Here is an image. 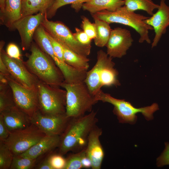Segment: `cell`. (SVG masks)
I'll list each match as a JSON object with an SVG mask.
<instances>
[{
  "mask_svg": "<svg viewBox=\"0 0 169 169\" xmlns=\"http://www.w3.org/2000/svg\"><path fill=\"white\" fill-rule=\"evenodd\" d=\"M96 114V112L92 110L88 114L70 118L60 136L59 154L63 155L86 147L89 135L98 121Z\"/></svg>",
  "mask_w": 169,
  "mask_h": 169,
  "instance_id": "obj_1",
  "label": "cell"
},
{
  "mask_svg": "<svg viewBox=\"0 0 169 169\" xmlns=\"http://www.w3.org/2000/svg\"><path fill=\"white\" fill-rule=\"evenodd\" d=\"M30 53L23 61L29 71L39 80L50 85L60 87L64 81L63 74L52 59L35 42L32 43Z\"/></svg>",
  "mask_w": 169,
  "mask_h": 169,
  "instance_id": "obj_2",
  "label": "cell"
},
{
  "mask_svg": "<svg viewBox=\"0 0 169 169\" xmlns=\"http://www.w3.org/2000/svg\"><path fill=\"white\" fill-rule=\"evenodd\" d=\"M112 57L102 50L97 52V61L93 67L87 71L84 81L91 93L94 96L103 86L120 85L118 79V73L114 67Z\"/></svg>",
  "mask_w": 169,
  "mask_h": 169,
  "instance_id": "obj_3",
  "label": "cell"
},
{
  "mask_svg": "<svg viewBox=\"0 0 169 169\" xmlns=\"http://www.w3.org/2000/svg\"><path fill=\"white\" fill-rule=\"evenodd\" d=\"M61 87L66 92L65 114L69 118L80 117L86 112H90L98 101L84 82L70 83L64 81Z\"/></svg>",
  "mask_w": 169,
  "mask_h": 169,
  "instance_id": "obj_4",
  "label": "cell"
},
{
  "mask_svg": "<svg viewBox=\"0 0 169 169\" xmlns=\"http://www.w3.org/2000/svg\"><path fill=\"white\" fill-rule=\"evenodd\" d=\"M93 14L110 24L116 23L131 27L139 34V43L146 42L149 44L151 43L149 31L153 28L144 22L149 17L130 11L125 6L114 11L103 10Z\"/></svg>",
  "mask_w": 169,
  "mask_h": 169,
  "instance_id": "obj_5",
  "label": "cell"
},
{
  "mask_svg": "<svg viewBox=\"0 0 169 169\" xmlns=\"http://www.w3.org/2000/svg\"><path fill=\"white\" fill-rule=\"evenodd\" d=\"M96 100L103 102H107L114 106L113 112L116 115L120 123L134 124L137 119L136 114L141 113L148 120L153 119V114L159 110L157 104L156 103L144 107L136 108L130 103L124 100L114 98L101 90L95 95Z\"/></svg>",
  "mask_w": 169,
  "mask_h": 169,
  "instance_id": "obj_6",
  "label": "cell"
},
{
  "mask_svg": "<svg viewBox=\"0 0 169 169\" xmlns=\"http://www.w3.org/2000/svg\"><path fill=\"white\" fill-rule=\"evenodd\" d=\"M39 110L46 115L65 113L66 92L39 80L37 85Z\"/></svg>",
  "mask_w": 169,
  "mask_h": 169,
  "instance_id": "obj_7",
  "label": "cell"
},
{
  "mask_svg": "<svg viewBox=\"0 0 169 169\" xmlns=\"http://www.w3.org/2000/svg\"><path fill=\"white\" fill-rule=\"evenodd\" d=\"M41 25L46 32L62 46L84 56L87 57L90 54L91 44L84 45L79 42L73 33L62 22L49 20L46 13Z\"/></svg>",
  "mask_w": 169,
  "mask_h": 169,
  "instance_id": "obj_8",
  "label": "cell"
},
{
  "mask_svg": "<svg viewBox=\"0 0 169 169\" xmlns=\"http://www.w3.org/2000/svg\"><path fill=\"white\" fill-rule=\"evenodd\" d=\"M46 135L32 124L24 129L10 132L3 142L14 155L25 152L35 145Z\"/></svg>",
  "mask_w": 169,
  "mask_h": 169,
  "instance_id": "obj_9",
  "label": "cell"
},
{
  "mask_svg": "<svg viewBox=\"0 0 169 169\" xmlns=\"http://www.w3.org/2000/svg\"><path fill=\"white\" fill-rule=\"evenodd\" d=\"M5 76L11 89L15 105L31 116L38 110L37 86L28 88L18 83L10 75Z\"/></svg>",
  "mask_w": 169,
  "mask_h": 169,
  "instance_id": "obj_10",
  "label": "cell"
},
{
  "mask_svg": "<svg viewBox=\"0 0 169 169\" xmlns=\"http://www.w3.org/2000/svg\"><path fill=\"white\" fill-rule=\"evenodd\" d=\"M70 118L65 113L46 115L42 113L39 110L30 117L31 124L48 135L60 136L66 129Z\"/></svg>",
  "mask_w": 169,
  "mask_h": 169,
  "instance_id": "obj_11",
  "label": "cell"
},
{
  "mask_svg": "<svg viewBox=\"0 0 169 169\" xmlns=\"http://www.w3.org/2000/svg\"><path fill=\"white\" fill-rule=\"evenodd\" d=\"M0 58L16 82L28 88L36 87L39 80L29 71L22 59L11 58L3 49L0 50Z\"/></svg>",
  "mask_w": 169,
  "mask_h": 169,
  "instance_id": "obj_12",
  "label": "cell"
},
{
  "mask_svg": "<svg viewBox=\"0 0 169 169\" xmlns=\"http://www.w3.org/2000/svg\"><path fill=\"white\" fill-rule=\"evenodd\" d=\"M45 13L40 12L21 17L13 23L11 31L17 30L18 31L23 50L30 49L34 33L41 24Z\"/></svg>",
  "mask_w": 169,
  "mask_h": 169,
  "instance_id": "obj_13",
  "label": "cell"
},
{
  "mask_svg": "<svg viewBox=\"0 0 169 169\" xmlns=\"http://www.w3.org/2000/svg\"><path fill=\"white\" fill-rule=\"evenodd\" d=\"M133 41L130 31L125 28L112 29L105 46L106 53L112 58H121L125 55Z\"/></svg>",
  "mask_w": 169,
  "mask_h": 169,
  "instance_id": "obj_14",
  "label": "cell"
},
{
  "mask_svg": "<svg viewBox=\"0 0 169 169\" xmlns=\"http://www.w3.org/2000/svg\"><path fill=\"white\" fill-rule=\"evenodd\" d=\"M159 5L157 11L144 21L146 24L152 27L154 30L155 35L151 44L152 48L157 45L169 26V6L166 3L165 0H161Z\"/></svg>",
  "mask_w": 169,
  "mask_h": 169,
  "instance_id": "obj_15",
  "label": "cell"
},
{
  "mask_svg": "<svg viewBox=\"0 0 169 169\" xmlns=\"http://www.w3.org/2000/svg\"><path fill=\"white\" fill-rule=\"evenodd\" d=\"M102 130L95 125L90 132L85 147L87 156L92 162V169L101 168L104 156V152L100 140Z\"/></svg>",
  "mask_w": 169,
  "mask_h": 169,
  "instance_id": "obj_16",
  "label": "cell"
},
{
  "mask_svg": "<svg viewBox=\"0 0 169 169\" xmlns=\"http://www.w3.org/2000/svg\"><path fill=\"white\" fill-rule=\"evenodd\" d=\"M10 132L25 129L32 124L30 116L16 106L0 112Z\"/></svg>",
  "mask_w": 169,
  "mask_h": 169,
  "instance_id": "obj_17",
  "label": "cell"
},
{
  "mask_svg": "<svg viewBox=\"0 0 169 169\" xmlns=\"http://www.w3.org/2000/svg\"><path fill=\"white\" fill-rule=\"evenodd\" d=\"M60 139L59 135H45L28 150L18 155L23 157L36 159L41 155L59 147Z\"/></svg>",
  "mask_w": 169,
  "mask_h": 169,
  "instance_id": "obj_18",
  "label": "cell"
},
{
  "mask_svg": "<svg viewBox=\"0 0 169 169\" xmlns=\"http://www.w3.org/2000/svg\"><path fill=\"white\" fill-rule=\"evenodd\" d=\"M23 0H6L4 10L0 14V24L11 30L14 22L21 18Z\"/></svg>",
  "mask_w": 169,
  "mask_h": 169,
  "instance_id": "obj_19",
  "label": "cell"
},
{
  "mask_svg": "<svg viewBox=\"0 0 169 169\" xmlns=\"http://www.w3.org/2000/svg\"><path fill=\"white\" fill-rule=\"evenodd\" d=\"M124 5V0H90L84 3L82 8L91 14L103 10L114 11Z\"/></svg>",
  "mask_w": 169,
  "mask_h": 169,
  "instance_id": "obj_20",
  "label": "cell"
},
{
  "mask_svg": "<svg viewBox=\"0 0 169 169\" xmlns=\"http://www.w3.org/2000/svg\"><path fill=\"white\" fill-rule=\"evenodd\" d=\"M56 0H23L21 18L38 13H47Z\"/></svg>",
  "mask_w": 169,
  "mask_h": 169,
  "instance_id": "obj_21",
  "label": "cell"
},
{
  "mask_svg": "<svg viewBox=\"0 0 169 169\" xmlns=\"http://www.w3.org/2000/svg\"><path fill=\"white\" fill-rule=\"evenodd\" d=\"M95 21L96 37L94 39L95 45L99 47L105 46L110 35L111 30L110 23L91 14Z\"/></svg>",
  "mask_w": 169,
  "mask_h": 169,
  "instance_id": "obj_22",
  "label": "cell"
},
{
  "mask_svg": "<svg viewBox=\"0 0 169 169\" xmlns=\"http://www.w3.org/2000/svg\"><path fill=\"white\" fill-rule=\"evenodd\" d=\"M62 46L64 61L66 64L78 70L87 71L89 66L90 59L87 57L79 55Z\"/></svg>",
  "mask_w": 169,
  "mask_h": 169,
  "instance_id": "obj_23",
  "label": "cell"
},
{
  "mask_svg": "<svg viewBox=\"0 0 169 169\" xmlns=\"http://www.w3.org/2000/svg\"><path fill=\"white\" fill-rule=\"evenodd\" d=\"M125 5L129 11L135 12L142 10L152 16L155 9H158L159 5L156 4L152 0H124Z\"/></svg>",
  "mask_w": 169,
  "mask_h": 169,
  "instance_id": "obj_24",
  "label": "cell"
},
{
  "mask_svg": "<svg viewBox=\"0 0 169 169\" xmlns=\"http://www.w3.org/2000/svg\"><path fill=\"white\" fill-rule=\"evenodd\" d=\"M90 0H56L52 6L48 10L46 17L49 19L54 17L59 8L66 5L71 4L72 8L76 12H79L82 8L83 4Z\"/></svg>",
  "mask_w": 169,
  "mask_h": 169,
  "instance_id": "obj_25",
  "label": "cell"
},
{
  "mask_svg": "<svg viewBox=\"0 0 169 169\" xmlns=\"http://www.w3.org/2000/svg\"><path fill=\"white\" fill-rule=\"evenodd\" d=\"M15 106L12 91L8 83L0 84V112Z\"/></svg>",
  "mask_w": 169,
  "mask_h": 169,
  "instance_id": "obj_26",
  "label": "cell"
},
{
  "mask_svg": "<svg viewBox=\"0 0 169 169\" xmlns=\"http://www.w3.org/2000/svg\"><path fill=\"white\" fill-rule=\"evenodd\" d=\"M14 154L4 142L0 143V169H10Z\"/></svg>",
  "mask_w": 169,
  "mask_h": 169,
  "instance_id": "obj_27",
  "label": "cell"
},
{
  "mask_svg": "<svg viewBox=\"0 0 169 169\" xmlns=\"http://www.w3.org/2000/svg\"><path fill=\"white\" fill-rule=\"evenodd\" d=\"M36 159L14 155L10 167L11 169H30L34 166Z\"/></svg>",
  "mask_w": 169,
  "mask_h": 169,
  "instance_id": "obj_28",
  "label": "cell"
},
{
  "mask_svg": "<svg viewBox=\"0 0 169 169\" xmlns=\"http://www.w3.org/2000/svg\"><path fill=\"white\" fill-rule=\"evenodd\" d=\"M85 152V147L79 152L70 155L66 159L64 169H80L82 168L81 160Z\"/></svg>",
  "mask_w": 169,
  "mask_h": 169,
  "instance_id": "obj_29",
  "label": "cell"
},
{
  "mask_svg": "<svg viewBox=\"0 0 169 169\" xmlns=\"http://www.w3.org/2000/svg\"><path fill=\"white\" fill-rule=\"evenodd\" d=\"M82 20L81 27L91 39H94L96 37V28L95 23H91L85 16L81 17Z\"/></svg>",
  "mask_w": 169,
  "mask_h": 169,
  "instance_id": "obj_30",
  "label": "cell"
},
{
  "mask_svg": "<svg viewBox=\"0 0 169 169\" xmlns=\"http://www.w3.org/2000/svg\"><path fill=\"white\" fill-rule=\"evenodd\" d=\"M49 162L54 169H64L66 159L62 155L59 154L51 155L49 157Z\"/></svg>",
  "mask_w": 169,
  "mask_h": 169,
  "instance_id": "obj_31",
  "label": "cell"
},
{
  "mask_svg": "<svg viewBox=\"0 0 169 169\" xmlns=\"http://www.w3.org/2000/svg\"><path fill=\"white\" fill-rule=\"evenodd\" d=\"M47 34L55 54L60 61L65 62L63 48L61 45L47 33Z\"/></svg>",
  "mask_w": 169,
  "mask_h": 169,
  "instance_id": "obj_32",
  "label": "cell"
},
{
  "mask_svg": "<svg viewBox=\"0 0 169 169\" xmlns=\"http://www.w3.org/2000/svg\"><path fill=\"white\" fill-rule=\"evenodd\" d=\"M165 144L164 150L157 159V165L158 167L169 165V143L166 142Z\"/></svg>",
  "mask_w": 169,
  "mask_h": 169,
  "instance_id": "obj_33",
  "label": "cell"
},
{
  "mask_svg": "<svg viewBox=\"0 0 169 169\" xmlns=\"http://www.w3.org/2000/svg\"><path fill=\"white\" fill-rule=\"evenodd\" d=\"M73 35L76 39L80 43L84 45L91 44V40L82 29L75 28V32L73 33Z\"/></svg>",
  "mask_w": 169,
  "mask_h": 169,
  "instance_id": "obj_34",
  "label": "cell"
},
{
  "mask_svg": "<svg viewBox=\"0 0 169 169\" xmlns=\"http://www.w3.org/2000/svg\"><path fill=\"white\" fill-rule=\"evenodd\" d=\"M6 52L7 55L11 58L17 59H22L20 49L17 45L14 43H11L8 45Z\"/></svg>",
  "mask_w": 169,
  "mask_h": 169,
  "instance_id": "obj_35",
  "label": "cell"
},
{
  "mask_svg": "<svg viewBox=\"0 0 169 169\" xmlns=\"http://www.w3.org/2000/svg\"><path fill=\"white\" fill-rule=\"evenodd\" d=\"M10 132L6 127L2 115H0V140L3 142L8 137Z\"/></svg>",
  "mask_w": 169,
  "mask_h": 169,
  "instance_id": "obj_36",
  "label": "cell"
},
{
  "mask_svg": "<svg viewBox=\"0 0 169 169\" xmlns=\"http://www.w3.org/2000/svg\"><path fill=\"white\" fill-rule=\"evenodd\" d=\"M82 168H89L92 167V162L90 159L86 154V152L84 154L81 160Z\"/></svg>",
  "mask_w": 169,
  "mask_h": 169,
  "instance_id": "obj_37",
  "label": "cell"
},
{
  "mask_svg": "<svg viewBox=\"0 0 169 169\" xmlns=\"http://www.w3.org/2000/svg\"><path fill=\"white\" fill-rule=\"evenodd\" d=\"M37 168L39 169H54L49 162L48 157L40 163Z\"/></svg>",
  "mask_w": 169,
  "mask_h": 169,
  "instance_id": "obj_38",
  "label": "cell"
},
{
  "mask_svg": "<svg viewBox=\"0 0 169 169\" xmlns=\"http://www.w3.org/2000/svg\"><path fill=\"white\" fill-rule=\"evenodd\" d=\"M0 74L4 76L10 75L7 68L0 58Z\"/></svg>",
  "mask_w": 169,
  "mask_h": 169,
  "instance_id": "obj_39",
  "label": "cell"
},
{
  "mask_svg": "<svg viewBox=\"0 0 169 169\" xmlns=\"http://www.w3.org/2000/svg\"><path fill=\"white\" fill-rule=\"evenodd\" d=\"M6 0H0V13H3L5 9Z\"/></svg>",
  "mask_w": 169,
  "mask_h": 169,
  "instance_id": "obj_40",
  "label": "cell"
}]
</instances>
